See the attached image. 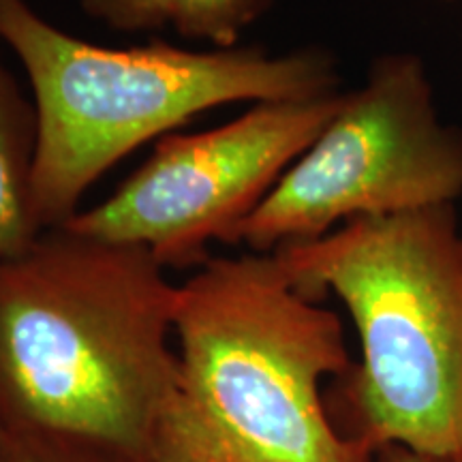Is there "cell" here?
<instances>
[{
	"mask_svg": "<svg viewBox=\"0 0 462 462\" xmlns=\"http://www.w3.org/2000/svg\"><path fill=\"white\" fill-rule=\"evenodd\" d=\"M273 0H171L170 26L187 42L208 48H236Z\"/></svg>",
	"mask_w": 462,
	"mask_h": 462,
	"instance_id": "ba28073f",
	"label": "cell"
},
{
	"mask_svg": "<svg viewBox=\"0 0 462 462\" xmlns=\"http://www.w3.org/2000/svg\"><path fill=\"white\" fill-rule=\"evenodd\" d=\"M178 385L152 462H374L334 424L326 377L351 371L338 315L265 253L210 257L178 285Z\"/></svg>",
	"mask_w": 462,
	"mask_h": 462,
	"instance_id": "7a4b0ae2",
	"label": "cell"
},
{
	"mask_svg": "<svg viewBox=\"0 0 462 462\" xmlns=\"http://www.w3.org/2000/svg\"><path fill=\"white\" fill-rule=\"evenodd\" d=\"M345 90L255 103L215 129L171 133L126 180L62 225L88 238L146 248L165 270L199 268L236 234L337 116Z\"/></svg>",
	"mask_w": 462,
	"mask_h": 462,
	"instance_id": "8992f818",
	"label": "cell"
},
{
	"mask_svg": "<svg viewBox=\"0 0 462 462\" xmlns=\"http://www.w3.org/2000/svg\"><path fill=\"white\" fill-rule=\"evenodd\" d=\"M37 118L0 56V262L22 255L42 238L34 212Z\"/></svg>",
	"mask_w": 462,
	"mask_h": 462,
	"instance_id": "52a82bcc",
	"label": "cell"
},
{
	"mask_svg": "<svg viewBox=\"0 0 462 462\" xmlns=\"http://www.w3.org/2000/svg\"><path fill=\"white\" fill-rule=\"evenodd\" d=\"M86 15L120 32H152L170 26L171 0H79Z\"/></svg>",
	"mask_w": 462,
	"mask_h": 462,
	"instance_id": "30bf717a",
	"label": "cell"
},
{
	"mask_svg": "<svg viewBox=\"0 0 462 462\" xmlns=\"http://www.w3.org/2000/svg\"><path fill=\"white\" fill-rule=\"evenodd\" d=\"M178 285L146 248L43 231L0 262V429L103 439L152 462L178 385Z\"/></svg>",
	"mask_w": 462,
	"mask_h": 462,
	"instance_id": "6da1fadb",
	"label": "cell"
},
{
	"mask_svg": "<svg viewBox=\"0 0 462 462\" xmlns=\"http://www.w3.org/2000/svg\"><path fill=\"white\" fill-rule=\"evenodd\" d=\"M3 441H5V430L0 429V446H3Z\"/></svg>",
	"mask_w": 462,
	"mask_h": 462,
	"instance_id": "7c38bea8",
	"label": "cell"
},
{
	"mask_svg": "<svg viewBox=\"0 0 462 462\" xmlns=\"http://www.w3.org/2000/svg\"><path fill=\"white\" fill-rule=\"evenodd\" d=\"M0 45L31 84L34 212L45 231L71 221L92 184L131 152L210 109L340 92L338 62L323 48H107L51 24L28 0H0Z\"/></svg>",
	"mask_w": 462,
	"mask_h": 462,
	"instance_id": "3957f363",
	"label": "cell"
},
{
	"mask_svg": "<svg viewBox=\"0 0 462 462\" xmlns=\"http://www.w3.org/2000/svg\"><path fill=\"white\" fill-rule=\"evenodd\" d=\"M443 3H449V0H443Z\"/></svg>",
	"mask_w": 462,
	"mask_h": 462,
	"instance_id": "4fadbf2b",
	"label": "cell"
},
{
	"mask_svg": "<svg viewBox=\"0 0 462 462\" xmlns=\"http://www.w3.org/2000/svg\"><path fill=\"white\" fill-rule=\"evenodd\" d=\"M0 462H148L103 439L73 432H5Z\"/></svg>",
	"mask_w": 462,
	"mask_h": 462,
	"instance_id": "9c48e42d",
	"label": "cell"
},
{
	"mask_svg": "<svg viewBox=\"0 0 462 462\" xmlns=\"http://www.w3.org/2000/svg\"><path fill=\"white\" fill-rule=\"evenodd\" d=\"M374 462H462V456H458V458H441V456L420 454L415 449L402 446H385L374 452Z\"/></svg>",
	"mask_w": 462,
	"mask_h": 462,
	"instance_id": "8fae6325",
	"label": "cell"
},
{
	"mask_svg": "<svg viewBox=\"0 0 462 462\" xmlns=\"http://www.w3.org/2000/svg\"><path fill=\"white\" fill-rule=\"evenodd\" d=\"M304 296L334 293L362 360L338 377L346 437L462 456V221L456 206L364 217L270 253Z\"/></svg>",
	"mask_w": 462,
	"mask_h": 462,
	"instance_id": "277c9868",
	"label": "cell"
},
{
	"mask_svg": "<svg viewBox=\"0 0 462 462\" xmlns=\"http://www.w3.org/2000/svg\"><path fill=\"white\" fill-rule=\"evenodd\" d=\"M462 199V126L441 118L426 60L374 58L357 88L304 150L234 245L251 253L323 238L364 217H394Z\"/></svg>",
	"mask_w": 462,
	"mask_h": 462,
	"instance_id": "5b68a950",
	"label": "cell"
}]
</instances>
